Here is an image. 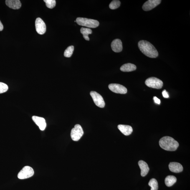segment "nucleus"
Here are the masks:
<instances>
[{
	"mask_svg": "<svg viewBox=\"0 0 190 190\" xmlns=\"http://www.w3.org/2000/svg\"><path fill=\"white\" fill-rule=\"evenodd\" d=\"M139 48L145 56L152 58L158 57V52L154 46L148 41H140L138 43Z\"/></svg>",
	"mask_w": 190,
	"mask_h": 190,
	"instance_id": "f257e3e1",
	"label": "nucleus"
},
{
	"mask_svg": "<svg viewBox=\"0 0 190 190\" xmlns=\"http://www.w3.org/2000/svg\"><path fill=\"white\" fill-rule=\"evenodd\" d=\"M159 143L160 147L167 151H175L179 146L178 142L169 136H165L162 138Z\"/></svg>",
	"mask_w": 190,
	"mask_h": 190,
	"instance_id": "f03ea898",
	"label": "nucleus"
},
{
	"mask_svg": "<svg viewBox=\"0 0 190 190\" xmlns=\"http://www.w3.org/2000/svg\"><path fill=\"white\" fill-rule=\"evenodd\" d=\"M76 21L79 25L92 28L98 27L99 25V21L96 20L85 18H77Z\"/></svg>",
	"mask_w": 190,
	"mask_h": 190,
	"instance_id": "7ed1b4c3",
	"label": "nucleus"
},
{
	"mask_svg": "<svg viewBox=\"0 0 190 190\" xmlns=\"http://www.w3.org/2000/svg\"><path fill=\"white\" fill-rule=\"evenodd\" d=\"M145 84L147 86L156 89H161L163 86L162 81L155 77H150L147 79Z\"/></svg>",
	"mask_w": 190,
	"mask_h": 190,
	"instance_id": "20e7f679",
	"label": "nucleus"
},
{
	"mask_svg": "<svg viewBox=\"0 0 190 190\" xmlns=\"http://www.w3.org/2000/svg\"><path fill=\"white\" fill-rule=\"evenodd\" d=\"M84 132L82 127L79 124H76L71 132V137L74 141H77L80 139L84 134Z\"/></svg>",
	"mask_w": 190,
	"mask_h": 190,
	"instance_id": "39448f33",
	"label": "nucleus"
},
{
	"mask_svg": "<svg viewBox=\"0 0 190 190\" xmlns=\"http://www.w3.org/2000/svg\"><path fill=\"white\" fill-rule=\"evenodd\" d=\"M34 172L31 167L26 166L18 173V178L20 179H24L31 177L33 176Z\"/></svg>",
	"mask_w": 190,
	"mask_h": 190,
	"instance_id": "423d86ee",
	"label": "nucleus"
},
{
	"mask_svg": "<svg viewBox=\"0 0 190 190\" xmlns=\"http://www.w3.org/2000/svg\"><path fill=\"white\" fill-rule=\"evenodd\" d=\"M90 95L93 100L94 103L97 106L104 108L105 106V102L102 96L95 91H91Z\"/></svg>",
	"mask_w": 190,
	"mask_h": 190,
	"instance_id": "0eeeda50",
	"label": "nucleus"
},
{
	"mask_svg": "<svg viewBox=\"0 0 190 190\" xmlns=\"http://www.w3.org/2000/svg\"><path fill=\"white\" fill-rule=\"evenodd\" d=\"M110 90L114 93L121 94L127 93V89L124 86L117 84H111L108 85Z\"/></svg>",
	"mask_w": 190,
	"mask_h": 190,
	"instance_id": "6e6552de",
	"label": "nucleus"
},
{
	"mask_svg": "<svg viewBox=\"0 0 190 190\" xmlns=\"http://www.w3.org/2000/svg\"><path fill=\"white\" fill-rule=\"evenodd\" d=\"M36 30L38 34L43 35L45 33L46 30V26L45 23L40 18H37L35 21Z\"/></svg>",
	"mask_w": 190,
	"mask_h": 190,
	"instance_id": "1a4fd4ad",
	"label": "nucleus"
},
{
	"mask_svg": "<svg viewBox=\"0 0 190 190\" xmlns=\"http://www.w3.org/2000/svg\"><path fill=\"white\" fill-rule=\"evenodd\" d=\"M161 2L160 0H149L143 4V9L145 11L151 10L159 5Z\"/></svg>",
	"mask_w": 190,
	"mask_h": 190,
	"instance_id": "9d476101",
	"label": "nucleus"
},
{
	"mask_svg": "<svg viewBox=\"0 0 190 190\" xmlns=\"http://www.w3.org/2000/svg\"><path fill=\"white\" fill-rule=\"evenodd\" d=\"M32 119L41 130L44 131L45 129L47 124L45 119L42 117L36 116H33Z\"/></svg>",
	"mask_w": 190,
	"mask_h": 190,
	"instance_id": "9b49d317",
	"label": "nucleus"
},
{
	"mask_svg": "<svg viewBox=\"0 0 190 190\" xmlns=\"http://www.w3.org/2000/svg\"><path fill=\"white\" fill-rule=\"evenodd\" d=\"M111 47L112 50L115 53L121 52L123 49L122 41L120 39H116L112 41Z\"/></svg>",
	"mask_w": 190,
	"mask_h": 190,
	"instance_id": "f8f14e48",
	"label": "nucleus"
},
{
	"mask_svg": "<svg viewBox=\"0 0 190 190\" xmlns=\"http://www.w3.org/2000/svg\"><path fill=\"white\" fill-rule=\"evenodd\" d=\"M169 169L171 171L175 173H179L183 171V167L179 163L173 162L169 165Z\"/></svg>",
	"mask_w": 190,
	"mask_h": 190,
	"instance_id": "ddd939ff",
	"label": "nucleus"
},
{
	"mask_svg": "<svg viewBox=\"0 0 190 190\" xmlns=\"http://www.w3.org/2000/svg\"><path fill=\"white\" fill-rule=\"evenodd\" d=\"M138 164L141 170V175L142 177L146 176L150 170L147 163L143 160H140Z\"/></svg>",
	"mask_w": 190,
	"mask_h": 190,
	"instance_id": "4468645a",
	"label": "nucleus"
},
{
	"mask_svg": "<svg viewBox=\"0 0 190 190\" xmlns=\"http://www.w3.org/2000/svg\"><path fill=\"white\" fill-rule=\"evenodd\" d=\"M6 3L8 7L15 10L19 9L21 5L19 0H6Z\"/></svg>",
	"mask_w": 190,
	"mask_h": 190,
	"instance_id": "2eb2a0df",
	"label": "nucleus"
},
{
	"mask_svg": "<svg viewBox=\"0 0 190 190\" xmlns=\"http://www.w3.org/2000/svg\"><path fill=\"white\" fill-rule=\"evenodd\" d=\"M118 128L121 133L125 135H129L131 134L133 132V128L129 125H119Z\"/></svg>",
	"mask_w": 190,
	"mask_h": 190,
	"instance_id": "dca6fc26",
	"label": "nucleus"
},
{
	"mask_svg": "<svg viewBox=\"0 0 190 190\" xmlns=\"http://www.w3.org/2000/svg\"><path fill=\"white\" fill-rule=\"evenodd\" d=\"M137 67L135 64L127 63L123 64L120 67V70L123 72H130L136 70Z\"/></svg>",
	"mask_w": 190,
	"mask_h": 190,
	"instance_id": "f3484780",
	"label": "nucleus"
},
{
	"mask_svg": "<svg viewBox=\"0 0 190 190\" xmlns=\"http://www.w3.org/2000/svg\"><path fill=\"white\" fill-rule=\"evenodd\" d=\"M177 179L175 177L172 175H169L165 178V183L166 186L171 187L176 182Z\"/></svg>",
	"mask_w": 190,
	"mask_h": 190,
	"instance_id": "a211bd4d",
	"label": "nucleus"
},
{
	"mask_svg": "<svg viewBox=\"0 0 190 190\" xmlns=\"http://www.w3.org/2000/svg\"><path fill=\"white\" fill-rule=\"evenodd\" d=\"M80 32L83 35V37L86 40H90L88 35L92 33V31L91 29L88 28L82 27L80 29Z\"/></svg>",
	"mask_w": 190,
	"mask_h": 190,
	"instance_id": "6ab92c4d",
	"label": "nucleus"
},
{
	"mask_svg": "<svg viewBox=\"0 0 190 190\" xmlns=\"http://www.w3.org/2000/svg\"><path fill=\"white\" fill-rule=\"evenodd\" d=\"M149 185L151 187V190H158V182L155 178L150 180L149 183Z\"/></svg>",
	"mask_w": 190,
	"mask_h": 190,
	"instance_id": "aec40b11",
	"label": "nucleus"
},
{
	"mask_svg": "<svg viewBox=\"0 0 190 190\" xmlns=\"http://www.w3.org/2000/svg\"><path fill=\"white\" fill-rule=\"evenodd\" d=\"M74 50L73 46H69L64 51V57H71Z\"/></svg>",
	"mask_w": 190,
	"mask_h": 190,
	"instance_id": "412c9836",
	"label": "nucleus"
},
{
	"mask_svg": "<svg viewBox=\"0 0 190 190\" xmlns=\"http://www.w3.org/2000/svg\"><path fill=\"white\" fill-rule=\"evenodd\" d=\"M120 1L114 0L112 1L109 5V8L110 9L115 10L117 9L120 6Z\"/></svg>",
	"mask_w": 190,
	"mask_h": 190,
	"instance_id": "4be33fe9",
	"label": "nucleus"
},
{
	"mask_svg": "<svg viewBox=\"0 0 190 190\" xmlns=\"http://www.w3.org/2000/svg\"><path fill=\"white\" fill-rule=\"evenodd\" d=\"M44 1L46 3L47 7L50 9H53L56 6L55 0H44Z\"/></svg>",
	"mask_w": 190,
	"mask_h": 190,
	"instance_id": "5701e85b",
	"label": "nucleus"
},
{
	"mask_svg": "<svg viewBox=\"0 0 190 190\" xmlns=\"http://www.w3.org/2000/svg\"><path fill=\"white\" fill-rule=\"evenodd\" d=\"M8 90L7 85L3 82H0V94L5 93Z\"/></svg>",
	"mask_w": 190,
	"mask_h": 190,
	"instance_id": "b1692460",
	"label": "nucleus"
},
{
	"mask_svg": "<svg viewBox=\"0 0 190 190\" xmlns=\"http://www.w3.org/2000/svg\"><path fill=\"white\" fill-rule=\"evenodd\" d=\"M162 95L163 97H164V98H168V97H169V95H168V93L166 90L163 91L162 92Z\"/></svg>",
	"mask_w": 190,
	"mask_h": 190,
	"instance_id": "393cba45",
	"label": "nucleus"
},
{
	"mask_svg": "<svg viewBox=\"0 0 190 190\" xmlns=\"http://www.w3.org/2000/svg\"><path fill=\"white\" fill-rule=\"evenodd\" d=\"M153 99L155 103L158 104H160V103H161V100L156 97H153Z\"/></svg>",
	"mask_w": 190,
	"mask_h": 190,
	"instance_id": "a878e982",
	"label": "nucleus"
},
{
	"mask_svg": "<svg viewBox=\"0 0 190 190\" xmlns=\"http://www.w3.org/2000/svg\"><path fill=\"white\" fill-rule=\"evenodd\" d=\"M3 29V26L2 23L1 22V21H0V31H2Z\"/></svg>",
	"mask_w": 190,
	"mask_h": 190,
	"instance_id": "bb28decb",
	"label": "nucleus"
}]
</instances>
